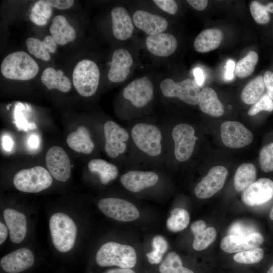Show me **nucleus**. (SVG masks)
Instances as JSON below:
<instances>
[{"instance_id": "1", "label": "nucleus", "mask_w": 273, "mask_h": 273, "mask_svg": "<svg viewBox=\"0 0 273 273\" xmlns=\"http://www.w3.org/2000/svg\"><path fill=\"white\" fill-rule=\"evenodd\" d=\"M136 261V253L133 247L115 242L103 244L96 256V263L101 267L117 266L131 268Z\"/></svg>"}, {"instance_id": "2", "label": "nucleus", "mask_w": 273, "mask_h": 273, "mask_svg": "<svg viewBox=\"0 0 273 273\" xmlns=\"http://www.w3.org/2000/svg\"><path fill=\"white\" fill-rule=\"evenodd\" d=\"M39 67L34 60L23 51L14 52L6 56L1 65V72L6 78L27 80L38 73Z\"/></svg>"}, {"instance_id": "3", "label": "nucleus", "mask_w": 273, "mask_h": 273, "mask_svg": "<svg viewBox=\"0 0 273 273\" xmlns=\"http://www.w3.org/2000/svg\"><path fill=\"white\" fill-rule=\"evenodd\" d=\"M51 239L56 249L61 252L70 251L75 244L77 228L73 220L63 213H56L50 219Z\"/></svg>"}, {"instance_id": "4", "label": "nucleus", "mask_w": 273, "mask_h": 273, "mask_svg": "<svg viewBox=\"0 0 273 273\" xmlns=\"http://www.w3.org/2000/svg\"><path fill=\"white\" fill-rule=\"evenodd\" d=\"M100 80V71L94 61L84 59L75 66L72 73L74 88L81 96L89 97L97 91Z\"/></svg>"}, {"instance_id": "5", "label": "nucleus", "mask_w": 273, "mask_h": 273, "mask_svg": "<svg viewBox=\"0 0 273 273\" xmlns=\"http://www.w3.org/2000/svg\"><path fill=\"white\" fill-rule=\"evenodd\" d=\"M52 181L49 171L40 166L22 169L13 177V184L16 189L26 193L41 192L50 187Z\"/></svg>"}, {"instance_id": "6", "label": "nucleus", "mask_w": 273, "mask_h": 273, "mask_svg": "<svg viewBox=\"0 0 273 273\" xmlns=\"http://www.w3.org/2000/svg\"><path fill=\"white\" fill-rule=\"evenodd\" d=\"M131 136L141 151L151 156H157L161 152V133L157 127L152 124L140 123L131 130Z\"/></svg>"}, {"instance_id": "7", "label": "nucleus", "mask_w": 273, "mask_h": 273, "mask_svg": "<svg viewBox=\"0 0 273 273\" xmlns=\"http://www.w3.org/2000/svg\"><path fill=\"white\" fill-rule=\"evenodd\" d=\"M160 86L162 93L166 97L178 98L191 105L199 103L201 92L193 79L187 78L175 82L170 78H166L161 81Z\"/></svg>"}, {"instance_id": "8", "label": "nucleus", "mask_w": 273, "mask_h": 273, "mask_svg": "<svg viewBox=\"0 0 273 273\" xmlns=\"http://www.w3.org/2000/svg\"><path fill=\"white\" fill-rule=\"evenodd\" d=\"M98 206L105 215L120 221H134L140 216V212L134 205L120 198L102 199L99 201Z\"/></svg>"}, {"instance_id": "9", "label": "nucleus", "mask_w": 273, "mask_h": 273, "mask_svg": "<svg viewBox=\"0 0 273 273\" xmlns=\"http://www.w3.org/2000/svg\"><path fill=\"white\" fill-rule=\"evenodd\" d=\"M195 129L191 125L181 123L176 125L172 131L174 143V155L180 162L188 160L192 156L197 138Z\"/></svg>"}, {"instance_id": "10", "label": "nucleus", "mask_w": 273, "mask_h": 273, "mask_svg": "<svg viewBox=\"0 0 273 273\" xmlns=\"http://www.w3.org/2000/svg\"><path fill=\"white\" fill-rule=\"evenodd\" d=\"M222 142L226 146L240 148L250 144L253 140L252 132L240 122L227 121L220 126Z\"/></svg>"}, {"instance_id": "11", "label": "nucleus", "mask_w": 273, "mask_h": 273, "mask_svg": "<svg viewBox=\"0 0 273 273\" xmlns=\"http://www.w3.org/2000/svg\"><path fill=\"white\" fill-rule=\"evenodd\" d=\"M227 169L220 165L211 168L194 189L195 195L200 199L210 198L223 187L227 176Z\"/></svg>"}, {"instance_id": "12", "label": "nucleus", "mask_w": 273, "mask_h": 273, "mask_svg": "<svg viewBox=\"0 0 273 273\" xmlns=\"http://www.w3.org/2000/svg\"><path fill=\"white\" fill-rule=\"evenodd\" d=\"M46 163L48 171L56 179L67 181L71 174V165L66 152L59 146H53L47 152Z\"/></svg>"}, {"instance_id": "13", "label": "nucleus", "mask_w": 273, "mask_h": 273, "mask_svg": "<svg viewBox=\"0 0 273 273\" xmlns=\"http://www.w3.org/2000/svg\"><path fill=\"white\" fill-rule=\"evenodd\" d=\"M106 140L105 150L109 156L114 158L126 150V142L129 138L127 131L116 122H106L104 126Z\"/></svg>"}, {"instance_id": "14", "label": "nucleus", "mask_w": 273, "mask_h": 273, "mask_svg": "<svg viewBox=\"0 0 273 273\" xmlns=\"http://www.w3.org/2000/svg\"><path fill=\"white\" fill-rule=\"evenodd\" d=\"M123 97L135 107L142 108L152 99L153 85L151 80L143 76L129 83L123 90Z\"/></svg>"}, {"instance_id": "15", "label": "nucleus", "mask_w": 273, "mask_h": 273, "mask_svg": "<svg viewBox=\"0 0 273 273\" xmlns=\"http://www.w3.org/2000/svg\"><path fill=\"white\" fill-rule=\"evenodd\" d=\"M273 197V181L261 178L249 186L242 194V201L248 206L263 204Z\"/></svg>"}, {"instance_id": "16", "label": "nucleus", "mask_w": 273, "mask_h": 273, "mask_svg": "<svg viewBox=\"0 0 273 273\" xmlns=\"http://www.w3.org/2000/svg\"><path fill=\"white\" fill-rule=\"evenodd\" d=\"M263 241V236L258 233H253L246 236L230 235L222 239L220 248L226 253H238L257 248Z\"/></svg>"}, {"instance_id": "17", "label": "nucleus", "mask_w": 273, "mask_h": 273, "mask_svg": "<svg viewBox=\"0 0 273 273\" xmlns=\"http://www.w3.org/2000/svg\"><path fill=\"white\" fill-rule=\"evenodd\" d=\"M34 262L31 250L23 248L14 251L1 259L3 269L8 273H19L30 268Z\"/></svg>"}, {"instance_id": "18", "label": "nucleus", "mask_w": 273, "mask_h": 273, "mask_svg": "<svg viewBox=\"0 0 273 273\" xmlns=\"http://www.w3.org/2000/svg\"><path fill=\"white\" fill-rule=\"evenodd\" d=\"M132 63V58L127 50L123 49L115 50L113 54L111 62L108 63L110 65L108 73L109 80L115 83L125 80L130 73V68Z\"/></svg>"}, {"instance_id": "19", "label": "nucleus", "mask_w": 273, "mask_h": 273, "mask_svg": "<svg viewBox=\"0 0 273 273\" xmlns=\"http://www.w3.org/2000/svg\"><path fill=\"white\" fill-rule=\"evenodd\" d=\"M158 179V175L153 171L132 170L122 175L120 181L127 190L136 193L154 186Z\"/></svg>"}, {"instance_id": "20", "label": "nucleus", "mask_w": 273, "mask_h": 273, "mask_svg": "<svg viewBox=\"0 0 273 273\" xmlns=\"http://www.w3.org/2000/svg\"><path fill=\"white\" fill-rule=\"evenodd\" d=\"M132 19L136 27L149 35L162 33L168 26L164 18L143 10L135 11Z\"/></svg>"}, {"instance_id": "21", "label": "nucleus", "mask_w": 273, "mask_h": 273, "mask_svg": "<svg viewBox=\"0 0 273 273\" xmlns=\"http://www.w3.org/2000/svg\"><path fill=\"white\" fill-rule=\"evenodd\" d=\"M147 49L153 55L167 57L176 50L177 42L175 37L167 33L149 35L146 39Z\"/></svg>"}, {"instance_id": "22", "label": "nucleus", "mask_w": 273, "mask_h": 273, "mask_svg": "<svg viewBox=\"0 0 273 273\" xmlns=\"http://www.w3.org/2000/svg\"><path fill=\"white\" fill-rule=\"evenodd\" d=\"M111 15L114 37L120 40L129 38L134 27L127 10L123 7H116L112 10Z\"/></svg>"}, {"instance_id": "23", "label": "nucleus", "mask_w": 273, "mask_h": 273, "mask_svg": "<svg viewBox=\"0 0 273 273\" xmlns=\"http://www.w3.org/2000/svg\"><path fill=\"white\" fill-rule=\"evenodd\" d=\"M3 216L9 231L11 240L14 243L21 242L27 232V221L24 214L16 210L8 208Z\"/></svg>"}, {"instance_id": "24", "label": "nucleus", "mask_w": 273, "mask_h": 273, "mask_svg": "<svg viewBox=\"0 0 273 273\" xmlns=\"http://www.w3.org/2000/svg\"><path fill=\"white\" fill-rule=\"evenodd\" d=\"M50 31L56 43L60 45L73 41L76 38L75 29L62 15H57L53 18Z\"/></svg>"}, {"instance_id": "25", "label": "nucleus", "mask_w": 273, "mask_h": 273, "mask_svg": "<svg viewBox=\"0 0 273 273\" xmlns=\"http://www.w3.org/2000/svg\"><path fill=\"white\" fill-rule=\"evenodd\" d=\"M66 143L72 150L85 154L91 153L95 147L89 130L83 125L67 136Z\"/></svg>"}, {"instance_id": "26", "label": "nucleus", "mask_w": 273, "mask_h": 273, "mask_svg": "<svg viewBox=\"0 0 273 273\" xmlns=\"http://www.w3.org/2000/svg\"><path fill=\"white\" fill-rule=\"evenodd\" d=\"M28 52L36 58L44 61L51 59L50 53L56 52L57 43L51 35H47L41 41L36 38L29 37L26 40Z\"/></svg>"}, {"instance_id": "27", "label": "nucleus", "mask_w": 273, "mask_h": 273, "mask_svg": "<svg viewBox=\"0 0 273 273\" xmlns=\"http://www.w3.org/2000/svg\"><path fill=\"white\" fill-rule=\"evenodd\" d=\"M222 31L217 28L207 29L201 31L194 42L196 51L206 53L217 48L222 40Z\"/></svg>"}, {"instance_id": "28", "label": "nucleus", "mask_w": 273, "mask_h": 273, "mask_svg": "<svg viewBox=\"0 0 273 273\" xmlns=\"http://www.w3.org/2000/svg\"><path fill=\"white\" fill-rule=\"evenodd\" d=\"M41 80L49 90L57 89L61 92L67 93L71 88L69 78L64 75L62 70H56L53 67H49L43 70Z\"/></svg>"}, {"instance_id": "29", "label": "nucleus", "mask_w": 273, "mask_h": 273, "mask_svg": "<svg viewBox=\"0 0 273 273\" xmlns=\"http://www.w3.org/2000/svg\"><path fill=\"white\" fill-rule=\"evenodd\" d=\"M198 104L203 112L211 116L219 117L224 113L223 105L215 91L211 87H206L202 89Z\"/></svg>"}, {"instance_id": "30", "label": "nucleus", "mask_w": 273, "mask_h": 273, "mask_svg": "<svg viewBox=\"0 0 273 273\" xmlns=\"http://www.w3.org/2000/svg\"><path fill=\"white\" fill-rule=\"evenodd\" d=\"M88 168L91 172L99 175L100 180L104 185L115 179L118 174V169L115 165L101 159L89 161Z\"/></svg>"}, {"instance_id": "31", "label": "nucleus", "mask_w": 273, "mask_h": 273, "mask_svg": "<svg viewBox=\"0 0 273 273\" xmlns=\"http://www.w3.org/2000/svg\"><path fill=\"white\" fill-rule=\"evenodd\" d=\"M256 168L252 163L242 164L237 169L234 177V185L237 192L245 190L255 182Z\"/></svg>"}, {"instance_id": "32", "label": "nucleus", "mask_w": 273, "mask_h": 273, "mask_svg": "<svg viewBox=\"0 0 273 273\" xmlns=\"http://www.w3.org/2000/svg\"><path fill=\"white\" fill-rule=\"evenodd\" d=\"M264 89L263 77L258 76L244 87L241 94V100L246 104H254L262 96Z\"/></svg>"}, {"instance_id": "33", "label": "nucleus", "mask_w": 273, "mask_h": 273, "mask_svg": "<svg viewBox=\"0 0 273 273\" xmlns=\"http://www.w3.org/2000/svg\"><path fill=\"white\" fill-rule=\"evenodd\" d=\"M159 270L160 273H194L184 267L179 255L172 251L168 253L161 262Z\"/></svg>"}, {"instance_id": "34", "label": "nucleus", "mask_w": 273, "mask_h": 273, "mask_svg": "<svg viewBox=\"0 0 273 273\" xmlns=\"http://www.w3.org/2000/svg\"><path fill=\"white\" fill-rule=\"evenodd\" d=\"M190 222V215L185 209L177 207L171 211L167 220L166 226L172 232H178L185 229Z\"/></svg>"}, {"instance_id": "35", "label": "nucleus", "mask_w": 273, "mask_h": 273, "mask_svg": "<svg viewBox=\"0 0 273 273\" xmlns=\"http://www.w3.org/2000/svg\"><path fill=\"white\" fill-rule=\"evenodd\" d=\"M52 7L47 1H38L34 4L30 14V20L38 26L46 25L52 14Z\"/></svg>"}, {"instance_id": "36", "label": "nucleus", "mask_w": 273, "mask_h": 273, "mask_svg": "<svg viewBox=\"0 0 273 273\" xmlns=\"http://www.w3.org/2000/svg\"><path fill=\"white\" fill-rule=\"evenodd\" d=\"M258 60L257 54L254 51H250L237 63L235 69L236 75L240 78L249 76L253 72Z\"/></svg>"}, {"instance_id": "37", "label": "nucleus", "mask_w": 273, "mask_h": 273, "mask_svg": "<svg viewBox=\"0 0 273 273\" xmlns=\"http://www.w3.org/2000/svg\"><path fill=\"white\" fill-rule=\"evenodd\" d=\"M152 246L153 250L147 253L146 257L150 264H158L162 261L164 254L168 250V243L162 236L156 235L153 239Z\"/></svg>"}, {"instance_id": "38", "label": "nucleus", "mask_w": 273, "mask_h": 273, "mask_svg": "<svg viewBox=\"0 0 273 273\" xmlns=\"http://www.w3.org/2000/svg\"><path fill=\"white\" fill-rule=\"evenodd\" d=\"M217 233L213 227H208L194 236L193 247L197 251L207 248L216 239Z\"/></svg>"}, {"instance_id": "39", "label": "nucleus", "mask_w": 273, "mask_h": 273, "mask_svg": "<svg viewBox=\"0 0 273 273\" xmlns=\"http://www.w3.org/2000/svg\"><path fill=\"white\" fill-rule=\"evenodd\" d=\"M264 255L261 248H255L238 252L234 256V259L237 262L243 264H254L260 261Z\"/></svg>"}, {"instance_id": "40", "label": "nucleus", "mask_w": 273, "mask_h": 273, "mask_svg": "<svg viewBox=\"0 0 273 273\" xmlns=\"http://www.w3.org/2000/svg\"><path fill=\"white\" fill-rule=\"evenodd\" d=\"M259 161L263 171L269 172L273 171V143L262 147L259 152Z\"/></svg>"}, {"instance_id": "41", "label": "nucleus", "mask_w": 273, "mask_h": 273, "mask_svg": "<svg viewBox=\"0 0 273 273\" xmlns=\"http://www.w3.org/2000/svg\"><path fill=\"white\" fill-rule=\"evenodd\" d=\"M250 11L254 21L258 24H264L268 23L270 19L266 5L254 1L250 5Z\"/></svg>"}, {"instance_id": "42", "label": "nucleus", "mask_w": 273, "mask_h": 273, "mask_svg": "<svg viewBox=\"0 0 273 273\" xmlns=\"http://www.w3.org/2000/svg\"><path fill=\"white\" fill-rule=\"evenodd\" d=\"M273 110V101L267 94L262 96L251 107L248 111V114L253 116L261 111L271 112Z\"/></svg>"}, {"instance_id": "43", "label": "nucleus", "mask_w": 273, "mask_h": 273, "mask_svg": "<svg viewBox=\"0 0 273 273\" xmlns=\"http://www.w3.org/2000/svg\"><path fill=\"white\" fill-rule=\"evenodd\" d=\"M153 2L162 10L171 14H175L177 11V5L173 0H154Z\"/></svg>"}, {"instance_id": "44", "label": "nucleus", "mask_w": 273, "mask_h": 273, "mask_svg": "<svg viewBox=\"0 0 273 273\" xmlns=\"http://www.w3.org/2000/svg\"><path fill=\"white\" fill-rule=\"evenodd\" d=\"M263 80L267 94L273 101V72L270 71H266L263 75Z\"/></svg>"}, {"instance_id": "45", "label": "nucleus", "mask_w": 273, "mask_h": 273, "mask_svg": "<svg viewBox=\"0 0 273 273\" xmlns=\"http://www.w3.org/2000/svg\"><path fill=\"white\" fill-rule=\"evenodd\" d=\"M47 1L51 7L60 10H66L70 8L74 2L73 0H49Z\"/></svg>"}, {"instance_id": "46", "label": "nucleus", "mask_w": 273, "mask_h": 273, "mask_svg": "<svg viewBox=\"0 0 273 273\" xmlns=\"http://www.w3.org/2000/svg\"><path fill=\"white\" fill-rule=\"evenodd\" d=\"M235 69V61L232 59L228 60L226 64V70L224 74L226 80L230 81L233 79L235 77L234 75Z\"/></svg>"}, {"instance_id": "47", "label": "nucleus", "mask_w": 273, "mask_h": 273, "mask_svg": "<svg viewBox=\"0 0 273 273\" xmlns=\"http://www.w3.org/2000/svg\"><path fill=\"white\" fill-rule=\"evenodd\" d=\"M206 224L202 220L193 222L191 225V230L194 236H196L206 229Z\"/></svg>"}, {"instance_id": "48", "label": "nucleus", "mask_w": 273, "mask_h": 273, "mask_svg": "<svg viewBox=\"0 0 273 273\" xmlns=\"http://www.w3.org/2000/svg\"><path fill=\"white\" fill-rule=\"evenodd\" d=\"M187 2L194 9L198 11L204 10L208 5V1L206 0H188Z\"/></svg>"}, {"instance_id": "49", "label": "nucleus", "mask_w": 273, "mask_h": 273, "mask_svg": "<svg viewBox=\"0 0 273 273\" xmlns=\"http://www.w3.org/2000/svg\"><path fill=\"white\" fill-rule=\"evenodd\" d=\"M196 82L198 86H202L204 81V75L203 70L199 67H196L193 70Z\"/></svg>"}, {"instance_id": "50", "label": "nucleus", "mask_w": 273, "mask_h": 273, "mask_svg": "<svg viewBox=\"0 0 273 273\" xmlns=\"http://www.w3.org/2000/svg\"><path fill=\"white\" fill-rule=\"evenodd\" d=\"M2 143L3 147L6 150L10 151L12 149L13 142L10 136L8 135L4 136L3 138Z\"/></svg>"}, {"instance_id": "51", "label": "nucleus", "mask_w": 273, "mask_h": 273, "mask_svg": "<svg viewBox=\"0 0 273 273\" xmlns=\"http://www.w3.org/2000/svg\"><path fill=\"white\" fill-rule=\"evenodd\" d=\"M8 236V229L2 222L0 223V244H2L6 240Z\"/></svg>"}, {"instance_id": "52", "label": "nucleus", "mask_w": 273, "mask_h": 273, "mask_svg": "<svg viewBox=\"0 0 273 273\" xmlns=\"http://www.w3.org/2000/svg\"><path fill=\"white\" fill-rule=\"evenodd\" d=\"M103 273H135L131 268H116L107 270Z\"/></svg>"}, {"instance_id": "53", "label": "nucleus", "mask_w": 273, "mask_h": 273, "mask_svg": "<svg viewBox=\"0 0 273 273\" xmlns=\"http://www.w3.org/2000/svg\"><path fill=\"white\" fill-rule=\"evenodd\" d=\"M38 138L34 135H31L29 140V145L31 148H36L38 146Z\"/></svg>"}, {"instance_id": "54", "label": "nucleus", "mask_w": 273, "mask_h": 273, "mask_svg": "<svg viewBox=\"0 0 273 273\" xmlns=\"http://www.w3.org/2000/svg\"><path fill=\"white\" fill-rule=\"evenodd\" d=\"M267 11L269 13H273V2H269L266 5Z\"/></svg>"}, {"instance_id": "55", "label": "nucleus", "mask_w": 273, "mask_h": 273, "mask_svg": "<svg viewBox=\"0 0 273 273\" xmlns=\"http://www.w3.org/2000/svg\"><path fill=\"white\" fill-rule=\"evenodd\" d=\"M269 218H270V219L273 220V207L270 210L269 213Z\"/></svg>"}, {"instance_id": "56", "label": "nucleus", "mask_w": 273, "mask_h": 273, "mask_svg": "<svg viewBox=\"0 0 273 273\" xmlns=\"http://www.w3.org/2000/svg\"><path fill=\"white\" fill-rule=\"evenodd\" d=\"M267 273H273V265L268 269Z\"/></svg>"}]
</instances>
